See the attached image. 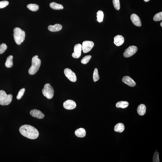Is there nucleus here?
<instances>
[{"label":"nucleus","mask_w":162,"mask_h":162,"mask_svg":"<svg viewBox=\"0 0 162 162\" xmlns=\"http://www.w3.org/2000/svg\"><path fill=\"white\" fill-rule=\"evenodd\" d=\"M153 20L155 22H158L162 20V12L157 13L154 16Z\"/></svg>","instance_id":"a878e982"},{"label":"nucleus","mask_w":162,"mask_h":162,"mask_svg":"<svg viewBox=\"0 0 162 162\" xmlns=\"http://www.w3.org/2000/svg\"><path fill=\"white\" fill-rule=\"evenodd\" d=\"M159 153L155 152L154 153L153 158V162H159L160 161L159 158Z\"/></svg>","instance_id":"c756f323"},{"label":"nucleus","mask_w":162,"mask_h":162,"mask_svg":"<svg viewBox=\"0 0 162 162\" xmlns=\"http://www.w3.org/2000/svg\"><path fill=\"white\" fill-rule=\"evenodd\" d=\"M91 55H88L85 56L81 60V62L82 63L84 64H87L89 62L91 58Z\"/></svg>","instance_id":"393cba45"},{"label":"nucleus","mask_w":162,"mask_h":162,"mask_svg":"<svg viewBox=\"0 0 162 162\" xmlns=\"http://www.w3.org/2000/svg\"><path fill=\"white\" fill-rule=\"evenodd\" d=\"M145 2H148L150 0H143Z\"/></svg>","instance_id":"2f4dec72"},{"label":"nucleus","mask_w":162,"mask_h":162,"mask_svg":"<svg viewBox=\"0 0 162 162\" xmlns=\"http://www.w3.org/2000/svg\"><path fill=\"white\" fill-rule=\"evenodd\" d=\"M146 107L144 104H141L137 107V111L138 113L140 116H143L146 112Z\"/></svg>","instance_id":"f3484780"},{"label":"nucleus","mask_w":162,"mask_h":162,"mask_svg":"<svg viewBox=\"0 0 162 162\" xmlns=\"http://www.w3.org/2000/svg\"><path fill=\"white\" fill-rule=\"evenodd\" d=\"M125 129L124 125L123 123H119L115 126L114 130L116 132L121 133Z\"/></svg>","instance_id":"a211bd4d"},{"label":"nucleus","mask_w":162,"mask_h":162,"mask_svg":"<svg viewBox=\"0 0 162 162\" xmlns=\"http://www.w3.org/2000/svg\"><path fill=\"white\" fill-rule=\"evenodd\" d=\"M19 131L22 135L30 139H36L39 135L38 130L34 127L30 125H22L19 128Z\"/></svg>","instance_id":"f257e3e1"},{"label":"nucleus","mask_w":162,"mask_h":162,"mask_svg":"<svg viewBox=\"0 0 162 162\" xmlns=\"http://www.w3.org/2000/svg\"><path fill=\"white\" fill-rule=\"evenodd\" d=\"M25 89L23 88L19 91V93H18V94L17 96V98L18 100H20L22 98L23 96L24 93L25 92Z\"/></svg>","instance_id":"cd10ccee"},{"label":"nucleus","mask_w":162,"mask_h":162,"mask_svg":"<svg viewBox=\"0 0 162 162\" xmlns=\"http://www.w3.org/2000/svg\"><path fill=\"white\" fill-rule=\"evenodd\" d=\"M42 92L44 96L48 99H51L54 96V91L53 88L49 84L45 85Z\"/></svg>","instance_id":"39448f33"},{"label":"nucleus","mask_w":162,"mask_h":162,"mask_svg":"<svg viewBox=\"0 0 162 162\" xmlns=\"http://www.w3.org/2000/svg\"><path fill=\"white\" fill-rule=\"evenodd\" d=\"M131 22L134 25L140 27L141 26V22L140 18L137 15L133 14L131 16Z\"/></svg>","instance_id":"ddd939ff"},{"label":"nucleus","mask_w":162,"mask_h":162,"mask_svg":"<svg viewBox=\"0 0 162 162\" xmlns=\"http://www.w3.org/2000/svg\"><path fill=\"white\" fill-rule=\"evenodd\" d=\"M65 75L68 79L72 82H75L77 81V77L76 74L70 69L66 68L64 70Z\"/></svg>","instance_id":"423d86ee"},{"label":"nucleus","mask_w":162,"mask_h":162,"mask_svg":"<svg viewBox=\"0 0 162 162\" xmlns=\"http://www.w3.org/2000/svg\"><path fill=\"white\" fill-rule=\"evenodd\" d=\"M122 81L125 84L131 87H134L136 83L132 78L128 76H124L122 78Z\"/></svg>","instance_id":"f8f14e48"},{"label":"nucleus","mask_w":162,"mask_h":162,"mask_svg":"<svg viewBox=\"0 0 162 162\" xmlns=\"http://www.w3.org/2000/svg\"><path fill=\"white\" fill-rule=\"evenodd\" d=\"M30 113L33 117L38 119H43L45 116V115L41 111L37 109L32 110Z\"/></svg>","instance_id":"9b49d317"},{"label":"nucleus","mask_w":162,"mask_h":162,"mask_svg":"<svg viewBox=\"0 0 162 162\" xmlns=\"http://www.w3.org/2000/svg\"><path fill=\"white\" fill-rule=\"evenodd\" d=\"M114 43L117 46L122 45L124 42V39L123 36L120 35H118L114 37Z\"/></svg>","instance_id":"4468645a"},{"label":"nucleus","mask_w":162,"mask_h":162,"mask_svg":"<svg viewBox=\"0 0 162 162\" xmlns=\"http://www.w3.org/2000/svg\"><path fill=\"white\" fill-rule=\"evenodd\" d=\"M137 51V47L134 46H129L124 51L123 54L124 57L126 58L131 57L135 54Z\"/></svg>","instance_id":"0eeeda50"},{"label":"nucleus","mask_w":162,"mask_h":162,"mask_svg":"<svg viewBox=\"0 0 162 162\" xmlns=\"http://www.w3.org/2000/svg\"><path fill=\"white\" fill-rule=\"evenodd\" d=\"M93 80L95 82L98 81L99 79V76L98 75V70L97 68L95 69L94 71L93 77Z\"/></svg>","instance_id":"b1692460"},{"label":"nucleus","mask_w":162,"mask_h":162,"mask_svg":"<svg viewBox=\"0 0 162 162\" xmlns=\"http://www.w3.org/2000/svg\"><path fill=\"white\" fill-rule=\"evenodd\" d=\"M63 107L67 110L74 109L76 107V104L75 101L71 100H68L63 103Z\"/></svg>","instance_id":"9d476101"},{"label":"nucleus","mask_w":162,"mask_h":162,"mask_svg":"<svg viewBox=\"0 0 162 162\" xmlns=\"http://www.w3.org/2000/svg\"><path fill=\"white\" fill-rule=\"evenodd\" d=\"M32 63V66L28 72L30 75H33L38 71L41 66V61L40 59L38 58V56L36 55L33 57Z\"/></svg>","instance_id":"7ed1b4c3"},{"label":"nucleus","mask_w":162,"mask_h":162,"mask_svg":"<svg viewBox=\"0 0 162 162\" xmlns=\"http://www.w3.org/2000/svg\"><path fill=\"white\" fill-rule=\"evenodd\" d=\"M9 2L7 1H0V9H2L8 5Z\"/></svg>","instance_id":"7c9ffc66"},{"label":"nucleus","mask_w":162,"mask_h":162,"mask_svg":"<svg viewBox=\"0 0 162 162\" xmlns=\"http://www.w3.org/2000/svg\"><path fill=\"white\" fill-rule=\"evenodd\" d=\"M27 8L33 12L37 11L39 10V7L38 5L35 4H30L27 6Z\"/></svg>","instance_id":"4be33fe9"},{"label":"nucleus","mask_w":162,"mask_h":162,"mask_svg":"<svg viewBox=\"0 0 162 162\" xmlns=\"http://www.w3.org/2000/svg\"><path fill=\"white\" fill-rule=\"evenodd\" d=\"M62 26L59 24H56L54 25H50L48 27V29L51 32H57L60 31Z\"/></svg>","instance_id":"dca6fc26"},{"label":"nucleus","mask_w":162,"mask_h":162,"mask_svg":"<svg viewBox=\"0 0 162 162\" xmlns=\"http://www.w3.org/2000/svg\"><path fill=\"white\" fill-rule=\"evenodd\" d=\"M50 6L51 9L54 10H61L63 9V5L55 2L51 3L50 4Z\"/></svg>","instance_id":"6ab92c4d"},{"label":"nucleus","mask_w":162,"mask_h":162,"mask_svg":"<svg viewBox=\"0 0 162 162\" xmlns=\"http://www.w3.org/2000/svg\"><path fill=\"white\" fill-rule=\"evenodd\" d=\"M113 3L114 8L116 10H119L120 9V4L119 0H113Z\"/></svg>","instance_id":"bb28decb"},{"label":"nucleus","mask_w":162,"mask_h":162,"mask_svg":"<svg viewBox=\"0 0 162 162\" xmlns=\"http://www.w3.org/2000/svg\"><path fill=\"white\" fill-rule=\"evenodd\" d=\"M160 26L161 27H162V22H161V23H160Z\"/></svg>","instance_id":"473e14b6"},{"label":"nucleus","mask_w":162,"mask_h":162,"mask_svg":"<svg viewBox=\"0 0 162 162\" xmlns=\"http://www.w3.org/2000/svg\"><path fill=\"white\" fill-rule=\"evenodd\" d=\"M82 50V45L81 44L76 45L74 47V52L72 54V57L75 58H79L81 55Z\"/></svg>","instance_id":"1a4fd4ad"},{"label":"nucleus","mask_w":162,"mask_h":162,"mask_svg":"<svg viewBox=\"0 0 162 162\" xmlns=\"http://www.w3.org/2000/svg\"><path fill=\"white\" fill-rule=\"evenodd\" d=\"M86 134L85 130L83 128H78L75 131V135L79 137L83 138L85 137Z\"/></svg>","instance_id":"2eb2a0df"},{"label":"nucleus","mask_w":162,"mask_h":162,"mask_svg":"<svg viewBox=\"0 0 162 162\" xmlns=\"http://www.w3.org/2000/svg\"><path fill=\"white\" fill-rule=\"evenodd\" d=\"M7 46L5 43H3L0 45V54H2L5 52L7 49Z\"/></svg>","instance_id":"c85d7f7f"},{"label":"nucleus","mask_w":162,"mask_h":162,"mask_svg":"<svg viewBox=\"0 0 162 162\" xmlns=\"http://www.w3.org/2000/svg\"><path fill=\"white\" fill-rule=\"evenodd\" d=\"M14 36L15 42L18 45H20L25 40V31L19 28L14 29Z\"/></svg>","instance_id":"f03ea898"},{"label":"nucleus","mask_w":162,"mask_h":162,"mask_svg":"<svg viewBox=\"0 0 162 162\" xmlns=\"http://www.w3.org/2000/svg\"><path fill=\"white\" fill-rule=\"evenodd\" d=\"M129 103L126 101H120L116 103V106L117 108H125L128 107Z\"/></svg>","instance_id":"412c9836"},{"label":"nucleus","mask_w":162,"mask_h":162,"mask_svg":"<svg viewBox=\"0 0 162 162\" xmlns=\"http://www.w3.org/2000/svg\"><path fill=\"white\" fill-rule=\"evenodd\" d=\"M94 43L91 41H86L83 42L82 50L83 52L86 53L90 51L94 46Z\"/></svg>","instance_id":"6e6552de"},{"label":"nucleus","mask_w":162,"mask_h":162,"mask_svg":"<svg viewBox=\"0 0 162 162\" xmlns=\"http://www.w3.org/2000/svg\"><path fill=\"white\" fill-rule=\"evenodd\" d=\"M13 96L12 94L7 95L3 90H0V104L2 105H7L11 102Z\"/></svg>","instance_id":"20e7f679"},{"label":"nucleus","mask_w":162,"mask_h":162,"mask_svg":"<svg viewBox=\"0 0 162 162\" xmlns=\"http://www.w3.org/2000/svg\"><path fill=\"white\" fill-rule=\"evenodd\" d=\"M97 20L98 22L99 23L103 22V19L104 15L103 13L101 10L98 11L97 13Z\"/></svg>","instance_id":"5701e85b"},{"label":"nucleus","mask_w":162,"mask_h":162,"mask_svg":"<svg viewBox=\"0 0 162 162\" xmlns=\"http://www.w3.org/2000/svg\"><path fill=\"white\" fill-rule=\"evenodd\" d=\"M13 56L10 55L7 57L5 64L6 67L8 68H11L13 66Z\"/></svg>","instance_id":"aec40b11"}]
</instances>
